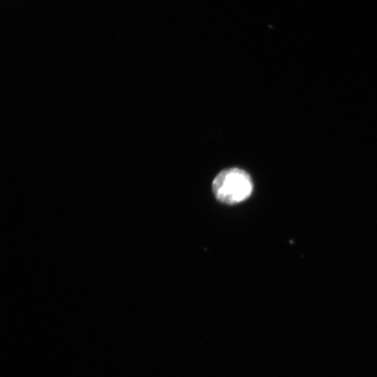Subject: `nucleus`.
Returning <instances> with one entry per match:
<instances>
[{
  "mask_svg": "<svg viewBox=\"0 0 377 377\" xmlns=\"http://www.w3.org/2000/svg\"><path fill=\"white\" fill-rule=\"evenodd\" d=\"M252 190L253 183L249 175L237 168L221 171L212 182L216 198L226 204H236L245 200L251 195Z\"/></svg>",
  "mask_w": 377,
  "mask_h": 377,
  "instance_id": "nucleus-1",
  "label": "nucleus"
}]
</instances>
